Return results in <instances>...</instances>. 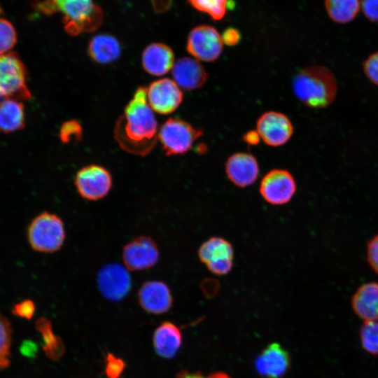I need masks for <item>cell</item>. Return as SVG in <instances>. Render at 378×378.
<instances>
[{"label":"cell","instance_id":"obj_1","mask_svg":"<svg viewBox=\"0 0 378 378\" xmlns=\"http://www.w3.org/2000/svg\"><path fill=\"white\" fill-rule=\"evenodd\" d=\"M114 138L125 151L148 155L158 140V124L147 101V88L139 87L118 119Z\"/></svg>","mask_w":378,"mask_h":378},{"label":"cell","instance_id":"obj_2","mask_svg":"<svg viewBox=\"0 0 378 378\" xmlns=\"http://www.w3.org/2000/svg\"><path fill=\"white\" fill-rule=\"evenodd\" d=\"M36 9L46 15L61 13L64 30L71 36L92 32L103 20L102 9L93 0H39Z\"/></svg>","mask_w":378,"mask_h":378},{"label":"cell","instance_id":"obj_3","mask_svg":"<svg viewBox=\"0 0 378 378\" xmlns=\"http://www.w3.org/2000/svg\"><path fill=\"white\" fill-rule=\"evenodd\" d=\"M296 98L312 108H323L335 99L337 83L333 73L320 65L307 66L298 71L292 80Z\"/></svg>","mask_w":378,"mask_h":378},{"label":"cell","instance_id":"obj_4","mask_svg":"<svg viewBox=\"0 0 378 378\" xmlns=\"http://www.w3.org/2000/svg\"><path fill=\"white\" fill-rule=\"evenodd\" d=\"M66 237L64 222L54 213L41 212L28 226V241L31 247L38 252L52 253L59 251Z\"/></svg>","mask_w":378,"mask_h":378},{"label":"cell","instance_id":"obj_5","mask_svg":"<svg viewBox=\"0 0 378 378\" xmlns=\"http://www.w3.org/2000/svg\"><path fill=\"white\" fill-rule=\"evenodd\" d=\"M27 78L26 68L15 52L0 55V98L18 101L31 99Z\"/></svg>","mask_w":378,"mask_h":378},{"label":"cell","instance_id":"obj_6","mask_svg":"<svg viewBox=\"0 0 378 378\" xmlns=\"http://www.w3.org/2000/svg\"><path fill=\"white\" fill-rule=\"evenodd\" d=\"M203 130L177 118L167 119L158 132V140L167 155H183L189 151Z\"/></svg>","mask_w":378,"mask_h":378},{"label":"cell","instance_id":"obj_7","mask_svg":"<svg viewBox=\"0 0 378 378\" xmlns=\"http://www.w3.org/2000/svg\"><path fill=\"white\" fill-rule=\"evenodd\" d=\"M78 194L88 201H99L106 197L113 186L110 172L98 164H90L78 171L74 178Z\"/></svg>","mask_w":378,"mask_h":378},{"label":"cell","instance_id":"obj_8","mask_svg":"<svg viewBox=\"0 0 378 378\" xmlns=\"http://www.w3.org/2000/svg\"><path fill=\"white\" fill-rule=\"evenodd\" d=\"M223 49L221 36L213 27L202 24L188 34L186 50L198 61L211 62L219 58Z\"/></svg>","mask_w":378,"mask_h":378},{"label":"cell","instance_id":"obj_9","mask_svg":"<svg viewBox=\"0 0 378 378\" xmlns=\"http://www.w3.org/2000/svg\"><path fill=\"white\" fill-rule=\"evenodd\" d=\"M296 190V181L291 173L279 168L270 170L262 178L259 188L263 200L276 206L288 203Z\"/></svg>","mask_w":378,"mask_h":378},{"label":"cell","instance_id":"obj_10","mask_svg":"<svg viewBox=\"0 0 378 378\" xmlns=\"http://www.w3.org/2000/svg\"><path fill=\"white\" fill-rule=\"evenodd\" d=\"M200 260L216 275H225L232 268L234 249L230 241L220 237H212L198 249Z\"/></svg>","mask_w":378,"mask_h":378},{"label":"cell","instance_id":"obj_11","mask_svg":"<svg viewBox=\"0 0 378 378\" xmlns=\"http://www.w3.org/2000/svg\"><path fill=\"white\" fill-rule=\"evenodd\" d=\"M160 258L156 242L150 237L141 235L127 242L122 248L124 266L130 271H142L153 267Z\"/></svg>","mask_w":378,"mask_h":378},{"label":"cell","instance_id":"obj_12","mask_svg":"<svg viewBox=\"0 0 378 378\" xmlns=\"http://www.w3.org/2000/svg\"><path fill=\"white\" fill-rule=\"evenodd\" d=\"M256 131L265 144L278 147L290 140L293 134V125L284 113L268 111L257 120Z\"/></svg>","mask_w":378,"mask_h":378},{"label":"cell","instance_id":"obj_13","mask_svg":"<svg viewBox=\"0 0 378 378\" xmlns=\"http://www.w3.org/2000/svg\"><path fill=\"white\" fill-rule=\"evenodd\" d=\"M97 285L106 299L115 302L121 300L128 294L132 287V279L125 266L110 263L99 270Z\"/></svg>","mask_w":378,"mask_h":378},{"label":"cell","instance_id":"obj_14","mask_svg":"<svg viewBox=\"0 0 378 378\" xmlns=\"http://www.w3.org/2000/svg\"><path fill=\"white\" fill-rule=\"evenodd\" d=\"M183 94L178 85L169 78L153 82L147 88V101L153 111L167 115L181 105Z\"/></svg>","mask_w":378,"mask_h":378},{"label":"cell","instance_id":"obj_15","mask_svg":"<svg viewBox=\"0 0 378 378\" xmlns=\"http://www.w3.org/2000/svg\"><path fill=\"white\" fill-rule=\"evenodd\" d=\"M256 372L264 378H281L288 370L290 356L279 343L267 345L255 358Z\"/></svg>","mask_w":378,"mask_h":378},{"label":"cell","instance_id":"obj_16","mask_svg":"<svg viewBox=\"0 0 378 378\" xmlns=\"http://www.w3.org/2000/svg\"><path fill=\"white\" fill-rule=\"evenodd\" d=\"M225 172L228 180L239 188L252 185L259 175V164L256 158L246 152L231 155L226 160Z\"/></svg>","mask_w":378,"mask_h":378},{"label":"cell","instance_id":"obj_17","mask_svg":"<svg viewBox=\"0 0 378 378\" xmlns=\"http://www.w3.org/2000/svg\"><path fill=\"white\" fill-rule=\"evenodd\" d=\"M138 301L146 312L161 314L171 309L173 297L167 284L160 280H150L140 286Z\"/></svg>","mask_w":378,"mask_h":378},{"label":"cell","instance_id":"obj_18","mask_svg":"<svg viewBox=\"0 0 378 378\" xmlns=\"http://www.w3.org/2000/svg\"><path fill=\"white\" fill-rule=\"evenodd\" d=\"M172 74L173 80L180 88L186 90L201 88L208 78V73L200 61L188 57L180 58L174 62Z\"/></svg>","mask_w":378,"mask_h":378},{"label":"cell","instance_id":"obj_19","mask_svg":"<svg viewBox=\"0 0 378 378\" xmlns=\"http://www.w3.org/2000/svg\"><path fill=\"white\" fill-rule=\"evenodd\" d=\"M141 60L146 72L160 76L172 70L174 64V55L169 46L162 43H153L144 49Z\"/></svg>","mask_w":378,"mask_h":378},{"label":"cell","instance_id":"obj_20","mask_svg":"<svg viewBox=\"0 0 378 378\" xmlns=\"http://www.w3.org/2000/svg\"><path fill=\"white\" fill-rule=\"evenodd\" d=\"M354 313L365 321H378V283L361 285L351 298Z\"/></svg>","mask_w":378,"mask_h":378},{"label":"cell","instance_id":"obj_21","mask_svg":"<svg viewBox=\"0 0 378 378\" xmlns=\"http://www.w3.org/2000/svg\"><path fill=\"white\" fill-rule=\"evenodd\" d=\"M181 344V332L173 323L164 321L155 330L153 345L160 356L164 358H173L178 353Z\"/></svg>","mask_w":378,"mask_h":378},{"label":"cell","instance_id":"obj_22","mask_svg":"<svg viewBox=\"0 0 378 378\" xmlns=\"http://www.w3.org/2000/svg\"><path fill=\"white\" fill-rule=\"evenodd\" d=\"M88 52L96 62L108 64L119 58L121 46L115 37L106 34H98L90 41Z\"/></svg>","mask_w":378,"mask_h":378},{"label":"cell","instance_id":"obj_23","mask_svg":"<svg viewBox=\"0 0 378 378\" xmlns=\"http://www.w3.org/2000/svg\"><path fill=\"white\" fill-rule=\"evenodd\" d=\"M24 106L20 101L5 99L0 102V132L10 133L24 127Z\"/></svg>","mask_w":378,"mask_h":378},{"label":"cell","instance_id":"obj_24","mask_svg":"<svg viewBox=\"0 0 378 378\" xmlns=\"http://www.w3.org/2000/svg\"><path fill=\"white\" fill-rule=\"evenodd\" d=\"M325 8L332 21L346 24L356 17L360 4L359 0H325Z\"/></svg>","mask_w":378,"mask_h":378},{"label":"cell","instance_id":"obj_25","mask_svg":"<svg viewBox=\"0 0 378 378\" xmlns=\"http://www.w3.org/2000/svg\"><path fill=\"white\" fill-rule=\"evenodd\" d=\"M36 328L43 336V348L46 355L52 359L59 358L64 353V345L62 340L53 333L50 322L41 318L36 322Z\"/></svg>","mask_w":378,"mask_h":378},{"label":"cell","instance_id":"obj_26","mask_svg":"<svg viewBox=\"0 0 378 378\" xmlns=\"http://www.w3.org/2000/svg\"><path fill=\"white\" fill-rule=\"evenodd\" d=\"M12 333L10 323L0 312V370L10 363Z\"/></svg>","mask_w":378,"mask_h":378},{"label":"cell","instance_id":"obj_27","mask_svg":"<svg viewBox=\"0 0 378 378\" xmlns=\"http://www.w3.org/2000/svg\"><path fill=\"white\" fill-rule=\"evenodd\" d=\"M363 349L372 356L378 355V321H364L360 328Z\"/></svg>","mask_w":378,"mask_h":378},{"label":"cell","instance_id":"obj_28","mask_svg":"<svg viewBox=\"0 0 378 378\" xmlns=\"http://www.w3.org/2000/svg\"><path fill=\"white\" fill-rule=\"evenodd\" d=\"M228 0H188L195 10L209 15L214 20H222L226 13Z\"/></svg>","mask_w":378,"mask_h":378},{"label":"cell","instance_id":"obj_29","mask_svg":"<svg viewBox=\"0 0 378 378\" xmlns=\"http://www.w3.org/2000/svg\"><path fill=\"white\" fill-rule=\"evenodd\" d=\"M17 41V34L13 24L0 18V55L8 52Z\"/></svg>","mask_w":378,"mask_h":378},{"label":"cell","instance_id":"obj_30","mask_svg":"<svg viewBox=\"0 0 378 378\" xmlns=\"http://www.w3.org/2000/svg\"><path fill=\"white\" fill-rule=\"evenodd\" d=\"M82 136V127L75 120L64 122L59 130V138L63 143H69L71 140H80Z\"/></svg>","mask_w":378,"mask_h":378},{"label":"cell","instance_id":"obj_31","mask_svg":"<svg viewBox=\"0 0 378 378\" xmlns=\"http://www.w3.org/2000/svg\"><path fill=\"white\" fill-rule=\"evenodd\" d=\"M123 360L108 353L105 358L104 372L107 378H120L125 368Z\"/></svg>","mask_w":378,"mask_h":378},{"label":"cell","instance_id":"obj_32","mask_svg":"<svg viewBox=\"0 0 378 378\" xmlns=\"http://www.w3.org/2000/svg\"><path fill=\"white\" fill-rule=\"evenodd\" d=\"M368 78L378 86V51L370 55L363 63Z\"/></svg>","mask_w":378,"mask_h":378},{"label":"cell","instance_id":"obj_33","mask_svg":"<svg viewBox=\"0 0 378 378\" xmlns=\"http://www.w3.org/2000/svg\"><path fill=\"white\" fill-rule=\"evenodd\" d=\"M36 307L31 300H24L15 304L12 309V313L19 317L30 320L34 314Z\"/></svg>","mask_w":378,"mask_h":378},{"label":"cell","instance_id":"obj_34","mask_svg":"<svg viewBox=\"0 0 378 378\" xmlns=\"http://www.w3.org/2000/svg\"><path fill=\"white\" fill-rule=\"evenodd\" d=\"M367 260L372 270L378 274V234L368 243Z\"/></svg>","mask_w":378,"mask_h":378},{"label":"cell","instance_id":"obj_35","mask_svg":"<svg viewBox=\"0 0 378 378\" xmlns=\"http://www.w3.org/2000/svg\"><path fill=\"white\" fill-rule=\"evenodd\" d=\"M360 4L365 17L372 22H377L378 0H360Z\"/></svg>","mask_w":378,"mask_h":378},{"label":"cell","instance_id":"obj_36","mask_svg":"<svg viewBox=\"0 0 378 378\" xmlns=\"http://www.w3.org/2000/svg\"><path fill=\"white\" fill-rule=\"evenodd\" d=\"M221 38L223 43L228 46H234L240 41L241 35L237 29L228 27L223 32Z\"/></svg>","mask_w":378,"mask_h":378},{"label":"cell","instance_id":"obj_37","mask_svg":"<svg viewBox=\"0 0 378 378\" xmlns=\"http://www.w3.org/2000/svg\"><path fill=\"white\" fill-rule=\"evenodd\" d=\"M177 378H231L228 374L222 372L211 373L208 375H203L201 372H190L183 371L178 374Z\"/></svg>","mask_w":378,"mask_h":378},{"label":"cell","instance_id":"obj_38","mask_svg":"<svg viewBox=\"0 0 378 378\" xmlns=\"http://www.w3.org/2000/svg\"><path fill=\"white\" fill-rule=\"evenodd\" d=\"M153 10L158 13H162L169 10L172 4V0H151Z\"/></svg>","mask_w":378,"mask_h":378},{"label":"cell","instance_id":"obj_39","mask_svg":"<svg viewBox=\"0 0 378 378\" xmlns=\"http://www.w3.org/2000/svg\"><path fill=\"white\" fill-rule=\"evenodd\" d=\"M244 141L249 146H255L260 141V137L256 130H251L244 134Z\"/></svg>","mask_w":378,"mask_h":378}]
</instances>
